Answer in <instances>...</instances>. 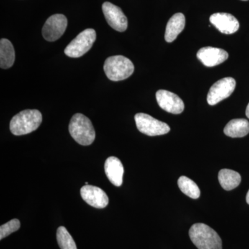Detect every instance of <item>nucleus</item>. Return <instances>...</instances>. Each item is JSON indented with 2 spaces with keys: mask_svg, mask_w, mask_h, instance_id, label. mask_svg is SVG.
I'll return each instance as SVG.
<instances>
[{
  "mask_svg": "<svg viewBox=\"0 0 249 249\" xmlns=\"http://www.w3.org/2000/svg\"><path fill=\"white\" fill-rule=\"evenodd\" d=\"M190 238L198 249H222V242L217 232L203 223L193 224Z\"/></svg>",
  "mask_w": 249,
  "mask_h": 249,
  "instance_id": "f257e3e1",
  "label": "nucleus"
},
{
  "mask_svg": "<svg viewBox=\"0 0 249 249\" xmlns=\"http://www.w3.org/2000/svg\"><path fill=\"white\" fill-rule=\"evenodd\" d=\"M42 121V116L37 109H26L13 117L10 123V130L16 136L24 135L36 130Z\"/></svg>",
  "mask_w": 249,
  "mask_h": 249,
  "instance_id": "f03ea898",
  "label": "nucleus"
},
{
  "mask_svg": "<svg viewBox=\"0 0 249 249\" xmlns=\"http://www.w3.org/2000/svg\"><path fill=\"white\" fill-rule=\"evenodd\" d=\"M69 131L72 138L82 145H89L96 138V132L91 121L82 114H76L71 118Z\"/></svg>",
  "mask_w": 249,
  "mask_h": 249,
  "instance_id": "7ed1b4c3",
  "label": "nucleus"
},
{
  "mask_svg": "<svg viewBox=\"0 0 249 249\" xmlns=\"http://www.w3.org/2000/svg\"><path fill=\"white\" fill-rule=\"evenodd\" d=\"M103 68L107 78L115 82L127 79L134 71L132 62L123 55L109 57L106 59Z\"/></svg>",
  "mask_w": 249,
  "mask_h": 249,
  "instance_id": "20e7f679",
  "label": "nucleus"
},
{
  "mask_svg": "<svg viewBox=\"0 0 249 249\" xmlns=\"http://www.w3.org/2000/svg\"><path fill=\"white\" fill-rule=\"evenodd\" d=\"M96 39V33L94 29H85L67 45L65 53L70 58L83 56L91 48Z\"/></svg>",
  "mask_w": 249,
  "mask_h": 249,
  "instance_id": "39448f33",
  "label": "nucleus"
},
{
  "mask_svg": "<svg viewBox=\"0 0 249 249\" xmlns=\"http://www.w3.org/2000/svg\"><path fill=\"white\" fill-rule=\"evenodd\" d=\"M134 119L139 130L142 133L150 137L163 135L170 131V127L168 124L144 113L136 114Z\"/></svg>",
  "mask_w": 249,
  "mask_h": 249,
  "instance_id": "423d86ee",
  "label": "nucleus"
},
{
  "mask_svg": "<svg viewBox=\"0 0 249 249\" xmlns=\"http://www.w3.org/2000/svg\"><path fill=\"white\" fill-rule=\"evenodd\" d=\"M236 82L231 77L218 80L212 85L207 96V102L210 106H215L223 100L229 98L235 89Z\"/></svg>",
  "mask_w": 249,
  "mask_h": 249,
  "instance_id": "0eeeda50",
  "label": "nucleus"
},
{
  "mask_svg": "<svg viewBox=\"0 0 249 249\" xmlns=\"http://www.w3.org/2000/svg\"><path fill=\"white\" fill-rule=\"evenodd\" d=\"M67 27V19L64 15H53L46 21L42 28V36L46 40L54 42L63 35Z\"/></svg>",
  "mask_w": 249,
  "mask_h": 249,
  "instance_id": "6e6552de",
  "label": "nucleus"
},
{
  "mask_svg": "<svg viewBox=\"0 0 249 249\" xmlns=\"http://www.w3.org/2000/svg\"><path fill=\"white\" fill-rule=\"evenodd\" d=\"M102 9L107 22L112 29L119 32L127 29V18L119 6L106 1L103 4Z\"/></svg>",
  "mask_w": 249,
  "mask_h": 249,
  "instance_id": "1a4fd4ad",
  "label": "nucleus"
},
{
  "mask_svg": "<svg viewBox=\"0 0 249 249\" xmlns=\"http://www.w3.org/2000/svg\"><path fill=\"white\" fill-rule=\"evenodd\" d=\"M156 98L160 107L171 114H179L184 110V103L175 93L160 89L156 93Z\"/></svg>",
  "mask_w": 249,
  "mask_h": 249,
  "instance_id": "9d476101",
  "label": "nucleus"
},
{
  "mask_svg": "<svg viewBox=\"0 0 249 249\" xmlns=\"http://www.w3.org/2000/svg\"><path fill=\"white\" fill-rule=\"evenodd\" d=\"M80 195L85 202L96 209H104L109 204L106 192L97 186L85 185L80 189Z\"/></svg>",
  "mask_w": 249,
  "mask_h": 249,
  "instance_id": "9b49d317",
  "label": "nucleus"
},
{
  "mask_svg": "<svg viewBox=\"0 0 249 249\" xmlns=\"http://www.w3.org/2000/svg\"><path fill=\"white\" fill-rule=\"evenodd\" d=\"M196 57L205 66L212 67L225 62L229 58V53L224 49L207 47L199 49Z\"/></svg>",
  "mask_w": 249,
  "mask_h": 249,
  "instance_id": "f8f14e48",
  "label": "nucleus"
},
{
  "mask_svg": "<svg viewBox=\"0 0 249 249\" xmlns=\"http://www.w3.org/2000/svg\"><path fill=\"white\" fill-rule=\"evenodd\" d=\"M210 22L217 30L224 34H232L240 27L238 21L232 15L227 13H217L210 17Z\"/></svg>",
  "mask_w": 249,
  "mask_h": 249,
  "instance_id": "ddd939ff",
  "label": "nucleus"
},
{
  "mask_svg": "<svg viewBox=\"0 0 249 249\" xmlns=\"http://www.w3.org/2000/svg\"><path fill=\"white\" fill-rule=\"evenodd\" d=\"M105 173L113 185L116 187L122 185L124 168L120 160L117 157H110L107 159L105 163Z\"/></svg>",
  "mask_w": 249,
  "mask_h": 249,
  "instance_id": "4468645a",
  "label": "nucleus"
},
{
  "mask_svg": "<svg viewBox=\"0 0 249 249\" xmlns=\"http://www.w3.org/2000/svg\"><path fill=\"white\" fill-rule=\"evenodd\" d=\"M186 25L184 15L178 13L170 18L165 29V40L168 42H173L176 40L178 34H181Z\"/></svg>",
  "mask_w": 249,
  "mask_h": 249,
  "instance_id": "2eb2a0df",
  "label": "nucleus"
},
{
  "mask_svg": "<svg viewBox=\"0 0 249 249\" xmlns=\"http://www.w3.org/2000/svg\"><path fill=\"white\" fill-rule=\"evenodd\" d=\"M224 132L231 138H241L249 133V122L244 119L229 121L224 129Z\"/></svg>",
  "mask_w": 249,
  "mask_h": 249,
  "instance_id": "dca6fc26",
  "label": "nucleus"
},
{
  "mask_svg": "<svg viewBox=\"0 0 249 249\" xmlns=\"http://www.w3.org/2000/svg\"><path fill=\"white\" fill-rule=\"evenodd\" d=\"M218 179L221 186L224 190L231 191L240 185L242 178L237 172L229 169H222L219 172Z\"/></svg>",
  "mask_w": 249,
  "mask_h": 249,
  "instance_id": "f3484780",
  "label": "nucleus"
},
{
  "mask_svg": "<svg viewBox=\"0 0 249 249\" xmlns=\"http://www.w3.org/2000/svg\"><path fill=\"white\" fill-rule=\"evenodd\" d=\"M15 50L12 43L7 39L0 41V67L1 69H9L14 65Z\"/></svg>",
  "mask_w": 249,
  "mask_h": 249,
  "instance_id": "a211bd4d",
  "label": "nucleus"
},
{
  "mask_svg": "<svg viewBox=\"0 0 249 249\" xmlns=\"http://www.w3.org/2000/svg\"><path fill=\"white\" fill-rule=\"evenodd\" d=\"M178 186L183 194L192 199H198L200 196V190L193 180L187 177H180L178 179Z\"/></svg>",
  "mask_w": 249,
  "mask_h": 249,
  "instance_id": "6ab92c4d",
  "label": "nucleus"
},
{
  "mask_svg": "<svg viewBox=\"0 0 249 249\" xmlns=\"http://www.w3.org/2000/svg\"><path fill=\"white\" fill-rule=\"evenodd\" d=\"M57 241L61 249H77L76 243L66 228L60 227L57 230Z\"/></svg>",
  "mask_w": 249,
  "mask_h": 249,
  "instance_id": "aec40b11",
  "label": "nucleus"
},
{
  "mask_svg": "<svg viewBox=\"0 0 249 249\" xmlns=\"http://www.w3.org/2000/svg\"><path fill=\"white\" fill-rule=\"evenodd\" d=\"M20 228V222L18 219H14L0 227V240L11 235L12 232L17 231Z\"/></svg>",
  "mask_w": 249,
  "mask_h": 249,
  "instance_id": "412c9836",
  "label": "nucleus"
},
{
  "mask_svg": "<svg viewBox=\"0 0 249 249\" xmlns=\"http://www.w3.org/2000/svg\"><path fill=\"white\" fill-rule=\"evenodd\" d=\"M246 115H247V117L249 119V103L248 106H247V109H246Z\"/></svg>",
  "mask_w": 249,
  "mask_h": 249,
  "instance_id": "4be33fe9",
  "label": "nucleus"
},
{
  "mask_svg": "<svg viewBox=\"0 0 249 249\" xmlns=\"http://www.w3.org/2000/svg\"><path fill=\"white\" fill-rule=\"evenodd\" d=\"M246 199H247V202L249 204V191L248 193H247V198H246Z\"/></svg>",
  "mask_w": 249,
  "mask_h": 249,
  "instance_id": "5701e85b",
  "label": "nucleus"
},
{
  "mask_svg": "<svg viewBox=\"0 0 249 249\" xmlns=\"http://www.w3.org/2000/svg\"><path fill=\"white\" fill-rule=\"evenodd\" d=\"M242 1H247V0H242Z\"/></svg>",
  "mask_w": 249,
  "mask_h": 249,
  "instance_id": "b1692460",
  "label": "nucleus"
}]
</instances>
